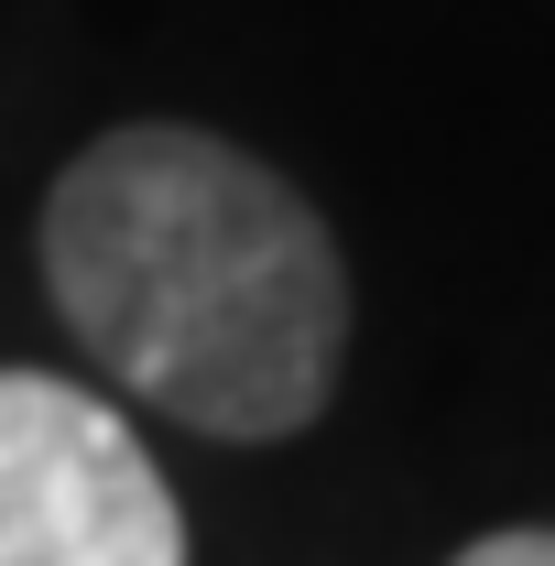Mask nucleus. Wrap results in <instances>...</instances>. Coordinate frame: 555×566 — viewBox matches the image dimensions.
<instances>
[{
    "instance_id": "1",
    "label": "nucleus",
    "mask_w": 555,
    "mask_h": 566,
    "mask_svg": "<svg viewBox=\"0 0 555 566\" xmlns=\"http://www.w3.org/2000/svg\"><path fill=\"white\" fill-rule=\"evenodd\" d=\"M44 283L76 349L153 415L273 447L327 415L348 273L327 218L197 120H121L44 197Z\"/></svg>"
},
{
    "instance_id": "2",
    "label": "nucleus",
    "mask_w": 555,
    "mask_h": 566,
    "mask_svg": "<svg viewBox=\"0 0 555 566\" xmlns=\"http://www.w3.org/2000/svg\"><path fill=\"white\" fill-rule=\"evenodd\" d=\"M0 566H186V512L121 403L0 370Z\"/></svg>"
},
{
    "instance_id": "3",
    "label": "nucleus",
    "mask_w": 555,
    "mask_h": 566,
    "mask_svg": "<svg viewBox=\"0 0 555 566\" xmlns=\"http://www.w3.org/2000/svg\"><path fill=\"white\" fill-rule=\"evenodd\" d=\"M447 566H555V534H545V523H512V534H480V545H458Z\"/></svg>"
}]
</instances>
